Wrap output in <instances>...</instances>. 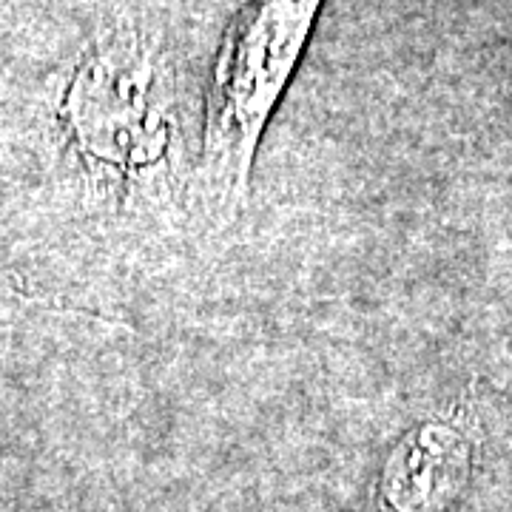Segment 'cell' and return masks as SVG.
<instances>
[{"label": "cell", "mask_w": 512, "mask_h": 512, "mask_svg": "<svg viewBox=\"0 0 512 512\" xmlns=\"http://www.w3.org/2000/svg\"><path fill=\"white\" fill-rule=\"evenodd\" d=\"M325 0H248L222 35L202 103V205L211 234L231 231L279 100L311 43Z\"/></svg>", "instance_id": "6da1fadb"}, {"label": "cell", "mask_w": 512, "mask_h": 512, "mask_svg": "<svg viewBox=\"0 0 512 512\" xmlns=\"http://www.w3.org/2000/svg\"><path fill=\"white\" fill-rule=\"evenodd\" d=\"M473 444L450 421L407 430L384 461L379 495L387 512H441L470 476Z\"/></svg>", "instance_id": "7a4b0ae2"}]
</instances>
